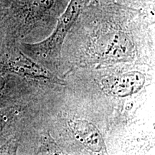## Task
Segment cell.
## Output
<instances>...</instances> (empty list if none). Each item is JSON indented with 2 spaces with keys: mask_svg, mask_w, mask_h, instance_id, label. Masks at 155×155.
Here are the masks:
<instances>
[{
  "mask_svg": "<svg viewBox=\"0 0 155 155\" xmlns=\"http://www.w3.org/2000/svg\"><path fill=\"white\" fill-rule=\"evenodd\" d=\"M8 67L12 71L34 78L50 81H56L57 78L49 71L38 65L23 54L11 58L8 62Z\"/></svg>",
  "mask_w": 155,
  "mask_h": 155,
  "instance_id": "obj_3",
  "label": "cell"
},
{
  "mask_svg": "<svg viewBox=\"0 0 155 155\" xmlns=\"http://www.w3.org/2000/svg\"><path fill=\"white\" fill-rule=\"evenodd\" d=\"M68 126L75 138L92 152H106L101 134L94 124L86 120L75 119L70 120Z\"/></svg>",
  "mask_w": 155,
  "mask_h": 155,
  "instance_id": "obj_2",
  "label": "cell"
},
{
  "mask_svg": "<svg viewBox=\"0 0 155 155\" xmlns=\"http://www.w3.org/2000/svg\"><path fill=\"white\" fill-rule=\"evenodd\" d=\"M120 1L135 7H145L152 0H120Z\"/></svg>",
  "mask_w": 155,
  "mask_h": 155,
  "instance_id": "obj_5",
  "label": "cell"
},
{
  "mask_svg": "<svg viewBox=\"0 0 155 155\" xmlns=\"http://www.w3.org/2000/svg\"><path fill=\"white\" fill-rule=\"evenodd\" d=\"M145 77L139 71H131L120 75L110 86L111 94L118 97H127L137 94L143 88Z\"/></svg>",
  "mask_w": 155,
  "mask_h": 155,
  "instance_id": "obj_4",
  "label": "cell"
},
{
  "mask_svg": "<svg viewBox=\"0 0 155 155\" xmlns=\"http://www.w3.org/2000/svg\"><path fill=\"white\" fill-rule=\"evenodd\" d=\"M3 85H4V81L3 79L0 78V91L2 90V88H3Z\"/></svg>",
  "mask_w": 155,
  "mask_h": 155,
  "instance_id": "obj_6",
  "label": "cell"
},
{
  "mask_svg": "<svg viewBox=\"0 0 155 155\" xmlns=\"http://www.w3.org/2000/svg\"><path fill=\"white\" fill-rule=\"evenodd\" d=\"M87 0H70L66 9L61 15L53 32L43 41L36 44H25V53L37 61L51 63L61 54L65 37L74 26Z\"/></svg>",
  "mask_w": 155,
  "mask_h": 155,
  "instance_id": "obj_1",
  "label": "cell"
},
{
  "mask_svg": "<svg viewBox=\"0 0 155 155\" xmlns=\"http://www.w3.org/2000/svg\"><path fill=\"white\" fill-rule=\"evenodd\" d=\"M91 1H95V2H106V1H111V0H87V2H91Z\"/></svg>",
  "mask_w": 155,
  "mask_h": 155,
  "instance_id": "obj_7",
  "label": "cell"
}]
</instances>
